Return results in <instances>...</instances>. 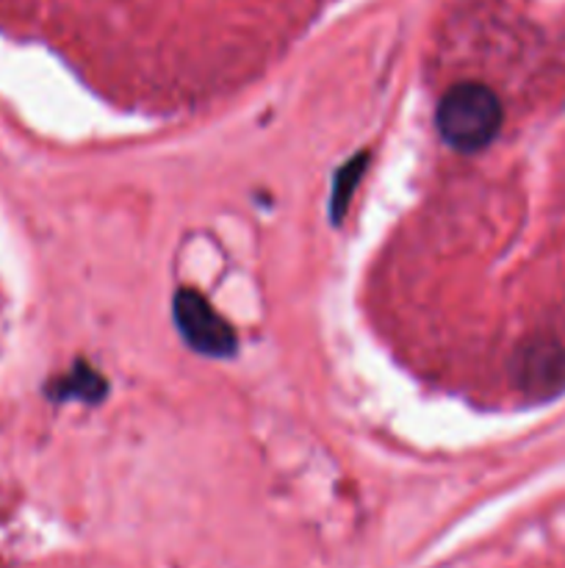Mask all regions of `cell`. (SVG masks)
<instances>
[{"instance_id":"2","label":"cell","mask_w":565,"mask_h":568,"mask_svg":"<svg viewBox=\"0 0 565 568\" xmlns=\"http://www.w3.org/2000/svg\"><path fill=\"white\" fill-rule=\"evenodd\" d=\"M175 322L181 336L186 338L194 353L227 358L236 349V333L233 327L210 308L208 300L194 288H181L175 294Z\"/></svg>"},{"instance_id":"1","label":"cell","mask_w":565,"mask_h":568,"mask_svg":"<svg viewBox=\"0 0 565 568\" xmlns=\"http://www.w3.org/2000/svg\"><path fill=\"white\" fill-rule=\"evenodd\" d=\"M502 103L485 83H454L438 105L435 125L443 142L460 153L485 150L502 128Z\"/></svg>"},{"instance_id":"4","label":"cell","mask_w":565,"mask_h":568,"mask_svg":"<svg viewBox=\"0 0 565 568\" xmlns=\"http://www.w3.org/2000/svg\"><path fill=\"white\" fill-rule=\"evenodd\" d=\"M363 166H366V153H360L358 159L349 161L336 178V186H332V220L341 222L343 209H347L349 197H352L355 186H358L360 175H363Z\"/></svg>"},{"instance_id":"3","label":"cell","mask_w":565,"mask_h":568,"mask_svg":"<svg viewBox=\"0 0 565 568\" xmlns=\"http://www.w3.org/2000/svg\"><path fill=\"white\" fill-rule=\"evenodd\" d=\"M518 383L524 392L554 394L565 386V349L554 342H532L518 355Z\"/></svg>"}]
</instances>
